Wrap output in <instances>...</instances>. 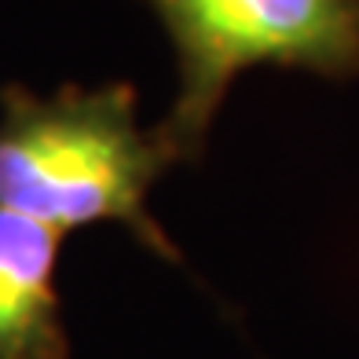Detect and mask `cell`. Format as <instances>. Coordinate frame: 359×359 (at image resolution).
I'll return each mask as SVG.
<instances>
[{
	"mask_svg": "<svg viewBox=\"0 0 359 359\" xmlns=\"http://www.w3.org/2000/svg\"><path fill=\"white\" fill-rule=\"evenodd\" d=\"M180 165L158 125H140L136 88L62 85L34 95L0 88V209L37 220L59 235L92 224H121L154 253L176 260L151 191Z\"/></svg>",
	"mask_w": 359,
	"mask_h": 359,
	"instance_id": "6da1fadb",
	"label": "cell"
},
{
	"mask_svg": "<svg viewBox=\"0 0 359 359\" xmlns=\"http://www.w3.org/2000/svg\"><path fill=\"white\" fill-rule=\"evenodd\" d=\"M176 55V95L158 125L176 161H194L235 77L290 67L330 81L359 74V0H147Z\"/></svg>",
	"mask_w": 359,
	"mask_h": 359,
	"instance_id": "7a4b0ae2",
	"label": "cell"
},
{
	"mask_svg": "<svg viewBox=\"0 0 359 359\" xmlns=\"http://www.w3.org/2000/svg\"><path fill=\"white\" fill-rule=\"evenodd\" d=\"M62 235L0 209V359H67L55 260Z\"/></svg>",
	"mask_w": 359,
	"mask_h": 359,
	"instance_id": "3957f363",
	"label": "cell"
}]
</instances>
